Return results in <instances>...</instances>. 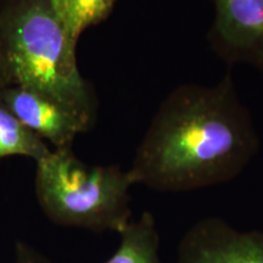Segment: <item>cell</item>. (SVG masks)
Returning a JSON list of instances; mask_svg holds the SVG:
<instances>
[{
  "label": "cell",
  "mask_w": 263,
  "mask_h": 263,
  "mask_svg": "<svg viewBox=\"0 0 263 263\" xmlns=\"http://www.w3.org/2000/svg\"><path fill=\"white\" fill-rule=\"evenodd\" d=\"M0 97L24 126L50 144L67 149L85 129L74 116L50 98L22 87L0 88Z\"/></svg>",
  "instance_id": "6"
},
{
  "label": "cell",
  "mask_w": 263,
  "mask_h": 263,
  "mask_svg": "<svg viewBox=\"0 0 263 263\" xmlns=\"http://www.w3.org/2000/svg\"><path fill=\"white\" fill-rule=\"evenodd\" d=\"M120 245L104 263H164L160 256V234L153 213L143 212L121 230Z\"/></svg>",
  "instance_id": "7"
},
{
  "label": "cell",
  "mask_w": 263,
  "mask_h": 263,
  "mask_svg": "<svg viewBox=\"0 0 263 263\" xmlns=\"http://www.w3.org/2000/svg\"><path fill=\"white\" fill-rule=\"evenodd\" d=\"M77 47L54 0H0V88L42 93L88 133L98 122L99 99L80 70Z\"/></svg>",
  "instance_id": "2"
},
{
  "label": "cell",
  "mask_w": 263,
  "mask_h": 263,
  "mask_svg": "<svg viewBox=\"0 0 263 263\" xmlns=\"http://www.w3.org/2000/svg\"><path fill=\"white\" fill-rule=\"evenodd\" d=\"M15 263H52L47 256L35 250L27 242L17 241L15 244Z\"/></svg>",
  "instance_id": "10"
},
{
  "label": "cell",
  "mask_w": 263,
  "mask_h": 263,
  "mask_svg": "<svg viewBox=\"0 0 263 263\" xmlns=\"http://www.w3.org/2000/svg\"><path fill=\"white\" fill-rule=\"evenodd\" d=\"M210 48L227 65L245 64L263 74V0H210Z\"/></svg>",
  "instance_id": "4"
},
{
  "label": "cell",
  "mask_w": 263,
  "mask_h": 263,
  "mask_svg": "<svg viewBox=\"0 0 263 263\" xmlns=\"http://www.w3.org/2000/svg\"><path fill=\"white\" fill-rule=\"evenodd\" d=\"M259 137L232 74L218 83L180 84L160 104L128 168L134 185L188 193L239 177Z\"/></svg>",
  "instance_id": "1"
},
{
  "label": "cell",
  "mask_w": 263,
  "mask_h": 263,
  "mask_svg": "<svg viewBox=\"0 0 263 263\" xmlns=\"http://www.w3.org/2000/svg\"><path fill=\"white\" fill-rule=\"evenodd\" d=\"M51 150L44 140L20 122L0 97V160L21 156L37 163Z\"/></svg>",
  "instance_id": "8"
},
{
  "label": "cell",
  "mask_w": 263,
  "mask_h": 263,
  "mask_svg": "<svg viewBox=\"0 0 263 263\" xmlns=\"http://www.w3.org/2000/svg\"><path fill=\"white\" fill-rule=\"evenodd\" d=\"M118 0H54L59 15L76 41L112 14Z\"/></svg>",
  "instance_id": "9"
},
{
  "label": "cell",
  "mask_w": 263,
  "mask_h": 263,
  "mask_svg": "<svg viewBox=\"0 0 263 263\" xmlns=\"http://www.w3.org/2000/svg\"><path fill=\"white\" fill-rule=\"evenodd\" d=\"M35 164V196L54 224L120 234L132 221L129 192L134 183L128 170L89 164L72 147L52 149Z\"/></svg>",
  "instance_id": "3"
},
{
  "label": "cell",
  "mask_w": 263,
  "mask_h": 263,
  "mask_svg": "<svg viewBox=\"0 0 263 263\" xmlns=\"http://www.w3.org/2000/svg\"><path fill=\"white\" fill-rule=\"evenodd\" d=\"M176 263H263V230H240L206 217L184 233Z\"/></svg>",
  "instance_id": "5"
}]
</instances>
